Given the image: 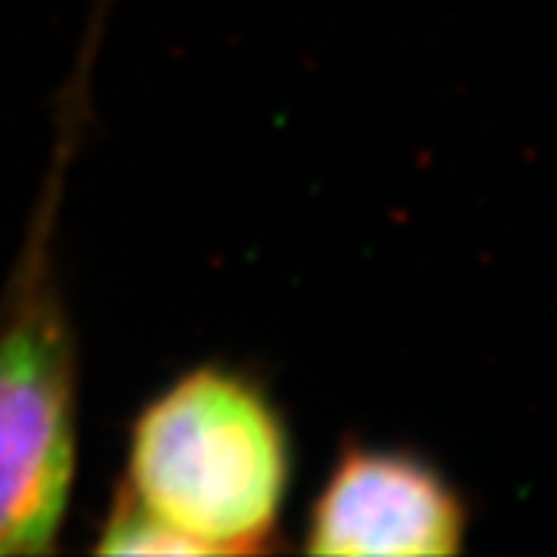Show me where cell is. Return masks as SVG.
Wrapping results in <instances>:
<instances>
[{
	"label": "cell",
	"mask_w": 557,
	"mask_h": 557,
	"mask_svg": "<svg viewBox=\"0 0 557 557\" xmlns=\"http://www.w3.org/2000/svg\"><path fill=\"white\" fill-rule=\"evenodd\" d=\"M292 480L288 434L258 384L199 366L152 399L131 431L127 496L196 555H258Z\"/></svg>",
	"instance_id": "cell-1"
},
{
	"label": "cell",
	"mask_w": 557,
	"mask_h": 557,
	"mask_svg": "<svg viewBox=\"0 0 557 557\" xmlns=\"http://www.w3.org/2000/svg\"><path fill=\"white\" fill-rule=\"evenodd\" d=\"M75 431L72 335L53 285L35 276L0 329V555L57 548Z\"/></svg>",
	"instance_id": "cell-2"
},
{
	"label": "cell",
	"mask_w": 557,
	"mask_h": 557,
	"mask_svg": "<svg viewBox=\"0 0 557 557\" xmlns=\"http://www.w3.org/2000/svg\"><path fill=\"white\" fill-rule=\"evenodd\" d=\"M468 518L456 490L416 456L344 453L307 523L313 555H456Z\"/></svg>",
	"instance_id": "cell-3"
},
{
	"label": "cell",
	"mask_w": 557,
	"mask_h": 557,
	"mask_svg": "<svg viewBox=\"0 0 557 557\" xmlns=\"http://www.w3.org/2000/svg\"><path fill=\"white\" fill-rule=\"evenodd\" d=\"M102 555H196L189 542L168 530L143 505H137L127 493H121L109 520L102 527L100 545Z\"/></svg>",
	"instance_id": "cell-4"
}]
</instances>
